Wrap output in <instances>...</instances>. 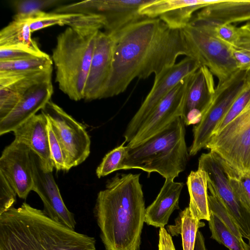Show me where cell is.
I'll return each instance as SVG.
<instances>
[{"instance_id": "1", "label": "cell", "mask_w": 250, "mask_h": 250, "mask_svg": "<svg viewBox=\"0 0 250 250\" xmlns=\"http://www.w3.org/2000/svg\"><path fill=\"white\" fill-rule=\"evenodd\" d=\"M112 35V68L101 99L122 93L136 78L157 75L180 56L197 60L183 29L171 28L158 18H144Z\"/></svg>"}, {"instance_id": "2", "label": "cell", "mask_w": 250, "mask_h": 250, "mask_svg": "<svg viewBox=\"0 0 250 250\" xmlns=\"http://www.w3.org/2000/svg\"><path fill=\"white\" fill-rule=\"evenodd\" d=\"M140 174H117L97 195L94 216L105 250H139L146 208Z\"/></svg>"}, {"instance_id": "3", "label": "cell", "mask_w": 250, "mask_h": 250, "mask_svg": "<svg viewBox=\"0 0 250 250\" xmlns=\"http://www.w3.org/2000/svg\"><path fill=\"white\" fill-rule=\"evenodd\" d=\"M0 250H96L95 239L23 203L0 214Z\"/></svg>"}, {"instance_id": "4", "label": "cell", "mask_w": 250, "mask_h": 250, "mask_svg": "<svg viewBox=\"0 0 250 250\" xmlns=\"http://www.w3.org/2000/svg\"><path fill=\"white\" fill-rule=\"evenodd\" d=\"M105 24L102 16L85 15L57 36L51 58L56 82L59 89L72 100L84 98L96 38Z\"/></svg>"}, {"instance_id": "5", "label": "cell", "mask_w": 250, "mask_h": 250, "mask_svg": "<svg viewBox=\"0 0 250 250\" xmlns=\"http://www.w3.org/2000/svg\"><path fill=\"white\" fill-rule=\"evenodd\" d=\"M185 125L176 118L162 130L132 147H128L120 170L140 169L156 172L166 179L174 180L187 165L188 153Z\"/></svg>"}, {"instance_id": "6", "label": "cell", "mask_w": 250, "mask_h": 250, "mask_svg": "<svg viewBox=\"0 0 250 250\" xmlns=\"http://www.w3.org/2000/svg\"><path fill=\"white\" fill-rule=\"evenodd\" d=\"M205 148L219 160L225 171L250 174V100L236 118L212 135Z\"/></svg>"}, {"instance_id": "7", "label": "cell", "mask_w": 250, "mask_h": 250, "mask_svg": "<svg viewBox=\"0 0 250 250\" xmlns=\"http://www.w3.org/2000/svg\"><path fill=\"white\" fill-rule=\"evenodd\" d=\"M183 31L197 61L216 76L217 85L238 70L229 46L218 37L214 25L191 21Z\"/></svg>"}, {"instance_id": "8", "label": "cell", "mask_w": 250, "mask_h": 250, "mask_svg": "<svg viewBox=\"0 0 250 250\" xmlns=\"http://www.w3.org/2000/svg\"><path fill=\"white\" fill-rule=\"evenodd\" d=\"M247 74V71L238 70L215 87L201 120L193 128V140L189 149V155L194 156L205 148L215 127L245 87Z\"/></svg>"}, {"instance_id": "9", "label": "cell", "mask_w": 250, "mask_h": 250, "mask_svg": "<svg viewBox=\"0 0 250 250\" xmlns=\"http://www.w3.org/2000/svg\"><path fill=\"white\" fill-rule=\"evenodd\" d=\"M41 111L51 123L61 145L67 171L83 162L90 154L91 144L84 126L51 100Z\"/></svg>"}, {"instance_id": "10", "label": "cell", "mask_w": 250, "mask_h": 250, "mask_svg": "<svg viewBox=\"0 0 250 250\" xmlns=\"http://www.w3.org/2000/svg\"><path fill=\"white\" fill-rule=\"evenodd\" d=\"M149 0H90L65 4L57 7V13L98 15L105 20L104 31L114 34L125 26L145 17L140 7Z\"/></svg>"}, {"instance_id": "11", "label": "cell", "mask_w": 250, "mask_h": 250, "mask_svg": "<svg viewBox=\"0 0 250 250\" xmlns=\"http://www.w3.org/2000/svg\"><path fill=\"white\" fill-rule=\"evenodd\" d=\"M201 65L195 59L186 57L155 76L152 87L124 133L129 143L160 101L182 80L194 73Z\"/></svg>"}, {"instance_id": "12", "label": "cell", "mask_w": 250, "mask_h": 250, "mask_svg": "<svg viewBox=\"0 0 250 250\" xmlns=\"http://www.w3.org/2000/svg\"><path fill=\"white\" fill-rule=\"evenodd\" d=\"M193 74L180 81L160 101L133 138L127 143L128 147L144 142L162 130L176 118L182 117L186 94Z\"/></svg>"}, {"instance_id": "13", "label": "cell", "mask_w": 250, "mask_h": 250, "mask_svg": "<svg viewBox=\"0 0 250 250\" xmlns=\"http://www.w3.org/2000/svg\"><path fill=\"white\" fill-rule=\"evenodd\" d=\"M198 169L205 171L208 180L213 186L219 197L236 221L243 238H250V212L235 197L229 179L219 160L209 151L202 154Z\"/></svg>"}, {"instance_id": "14", "label": "cell", "mask_w": 250, "mask_h": 250, "mask_svg": "<svg viewBox=\"0 0 250 250\" xmlns=\"http://www.w3.org/2000/svg\"><path fill=\"white\" fill-rule=\"evenodd\" d=\"M33 178V190L43 204V211L52 219L74 229L76 222L74 214L65 205L52 172L44 169L39 157L31 150Z\"/></svg>"}, {"instance_id": "15", "label": "cell", "mask_w": 250, "mask_h": 250, "mask_svg": "<svg viewBox=\"0 0 250 250\" xmlns=\"http://www.w3.org/2000/svg\"><path fill=\"white\" fill-rule=\"evenodd\" d=\"M0 172L8 180L17 195L26 199L33 190L34 185L30 149L14 140L2 152Z\"/></svg>"}, {"instance_id": "16", "label": "cell", "mask_w": 250, "mask_h": 250, "mask_svg": "<svg viewBox=\"0 0 250 250\" xmlns=\"http://www.w3.org/2000/svg\"><path fill=\"white\" fill-rule=\"evenodd\" d=\"M114 46V36L100 30L96 38L85 85L83 98L85 101L101 99L110 74Z\"/></svg>"}, {"instance_id": "17", "label": "cell", "mask_w": 250, "mask_h": 250, "mask_svg": "<svg viewBox=\"0 0 250 250\" xmlns=\"http://www.w3.org/2000/svg\"><path fill=\"white\" fill-rule=\"evenodd\" d=\"M207 0H149L139 9L141 15L158 18L169 27L183 29L190 21L196 11L213 3Z\"/></svg>"}, {"instance_id": "18", "label": "cell", "mask_w": 250, "mask_h": 250, "mask_svg": "<svg viewBox=\"0 0 250 250\" xmlns=\"http://www.w3.org/2000/svg\"><path fill=\"white\" fill-rule=\"evenodd\" d=\"M53 93L52 77L37 83L23 94L14 109L0 120V135L13 131L36 115L51 100Z\"/></svg>"}, {"instance_id": "19", "label": "cell", "mask_w": 250, "mask_h": 250, "mask_svg": "<svg viewBox=\"0 0 250 250\" xmlns=\"http://www.w3.org/2000/svg\"><path fill=\"white\" fill-rule=\"evenodd\" d=\"M215 87L213 74L206 66H201L192 75L186 94L182 119L185 125L198 124Z\"/></svg>"}, {"instance_id": "20", "label": "cell", "mask_w": 250, "mask_h": 250, "mask_svg": "<svg viewBox=\"0 0 250 250\" xmlns=\"http://www.w3.org/2000/svg\"><path fill=\"white\" fill-rule=\"evenodd\" d=\"M47 123L41 113L28 119L13 132L14 140L27 146L39 157L44 169L53 171L54 166L49 151Z\"/></svg>"}, {"instance_id": "21", "label": "cell", "mask_w": 250, "mask_h": 250, "mask_svg": "<svg viewBox=\"0 0 250 250\" xmlns=\"http://www.w3.org/2000/svg\"><path fill=\"white\" fill-rule=\"evenodd\" d=\"M52 67L29 75L11 74L0 80V120L16 106L27 90L35 84L52 77Z\"/></svg>"}, {"instance_id": "22", "label": "cell", "mask_w": 250, "mask_h": 250, "mask_svg": "<svg viewBox=\"0 0 250 250\" xmlns=\"http://www.w3.org/2000/svg\"><path fill=\"white\" fill-rule=\"evenodd\" d=\"M191 21L213 25L250 21V0H215L202 8Z\"/></svg>"}, {"instance_id": "23", "label": "cell", "mask_w": 250, "mask_h": 250, "mask_svg": "<svg viewBox=\"0 0 250 250\" xmlns=\"http://www.w3.org/2000/svg\"><path fill=\"white\" fill-rule=\"evenodd\" d=\"M183 187V183L166 179L155 200L146 209L145 223L155 228H165L173 211L179 208Z\"/></svg>"}, {"instance_id": "24", "label": "cell", "mask_w": 250, "mask_h": 250, "mask_svg": "<svg viewBox=\"0 0 250 250\" xmlns=\"http://www.w3.org/2000/svg\"><path fill=\"white\" fill-rule=\"evenodd\" d=\"M187 184L189 195L188 207L192 215L199 220H209L208 202V175L200 169L191 171L187 178Z\"/></svg>"}, {"instance_id": "25", "label": "cell", "mask_w": 250, "mask_h": 250, "mask_svg": "<svg viewBox=\"0 0 250 250\" xmlns=\"http://www.w3.org/2000/svg\"><path fill=\"white\" fill-rule=\"evenodd\" d=\"M205 225L204 222L194 217L187 207L179 213L175 225L168 226L167 229L171 235L181 234L183 250H194L198 229Z\"/></svg>"}, {"instance_id": "26", "label": "cell", "mask_w": 250, "mask_h": 250, "mask_svg": "<svg viewBox=\"0 0 250 250\" xmlns=\"http://www.w3.org/2000/svg\"><path fill=\"white\" fill-rule=\"evenodd\" d=\"M30 20H13L3 28L0 32V47L24 45L41 50L31 38Z\"/></svg>"}, {"instance_id": "27", "label": "cell", "mask_w": 250, "mask_h": 250, "mask_svg": "<svg viewBox=\"0 0 250 250\" xmlns=\"http://www.w3.org/2000/svg\"><path fill=\"white\" fill-rule=\"evenodd\" d=\"M238 70L250 71V29L244 25L235 26L233 34L227 43Z\"/></svg>"}, {"instance_id": "28", "label": "cell", "mask_w": 250, "mask_h": 250, "mask_svg": "<svg viewBox=\"0 0 250 250\" xmlns=\"http://www.w3.org/2000/svg\"><path fill=\"white\" fill-rule=\"evenodd\" d=\"M53 61L48 54L17 60L0 61V72H36L52 67Z\"/></svg>"}, {"instance_id": "29", "label": "cell", "mask_w": 250, "mask_h": 250, "mask_svg": "<svg viewBox=\"0 0 250 250\" xmlns=\"http://www.w3.org/2000/svg\"><path fill=\"white\" fill-rule=\"evenodd\" d=\"M84 14L41 12L36 14L29 21L32 33L54 25L68 26L79 21Z\"/></svg>"}, {"instance_id": "30", "label": "cell", "mask_w": 250, "mask_h": 250, "mask_svg": "<svg viewBox=\"0 0 250 250\" xmlns=\"http://www.w3.org/2000/svg\"><path fill=\"white\" fill-rule=\"evenodd\" d=\"M208 226L211 238L229 250H249L247 243H243L214 214L210 212Z\"/></svg>"}, {"instance_id": "31", "label": "cell", "mask_w": 250, "mask_h": 250, "mask_svg": "<svg viewBox=\"0 0 250 250\" xmlns=\"http://www.w3.org/2000/svg\"><path fill=\"white\" fill-rule=\"evenodd\" d=\"M208 187L210 192V195H208L209 211L216 215L240 242L245 243L236 221L221 201L212 184L208 180Z\"/></svg>"}, {"instance_id": "32", "label": "cell", "mask_w": 250, "mask_h": 250, "mask_svg": "<svg viewBox=\"0 0 250 250\" xmlns=\"http://www.w3.org/2000/svg\"><path fill=\"white\" fill-rule=\"evenodd\" d=\"M61 0H16L11 4L16 14L13 20H31L37 13L52 7L62 5Z\"/></svg>"}, {"instance_id": "33", "label": "cell", "mask_w": 250, "mask_h": 250, "mask_svg": "<svg viewBox=\"0 0 250 250\" xmlns=\"http://www.w3.org/2000/svg\"><path fill=\"white\" fill-rule=\"evenodd\" d=\"M125 143L124 141L121 145L104 156L96 170V175L99 178L120 170L122 162L127 151L128 147L127 146H125Z\"/></svg>"}, {"instance_id": "34", "label": "cell", "mask_w": 250, "mask_h": 250, "mask_svg": "<svg viewBox=\"0 0 250 250\" xmlns=\"http://www.w3.org/2000/svg\"><path fill=\"white\" fill-rule=\"evenodd\" d=\"M225 173L235 197L250 212V174L239 175L231 172Z\"/></svg>"}, {"instance_id": "35", "label": "cell", "mask_w": 250, "mask_h": 250, "mask_svg": "<svg viewBox=\"0 0 250 250\" xmlns=\"http://www.w3.org/2000/svg\"><path fill=\"white\" fill-rule=\"evenodd\" d=\"M250 100V84L247 81V83L243 90L233 102L220 122L217 124L212 135L220 132L225 126L236 118L243 110Z\"/></svg>"}, {"instance_id": "36", "label": "cell", "mask_w": 250, "mask_h": 250, "mask_svg": "<svg viewBox=\"0 0 250 250\" xmlns=\"http://www.w3.org/2000/svg\"><path fill=\"white\" fill-rule=\"evenodd\" d=\"M46 54L41 50H36L24 45L0 47V61L17 60Z\"/></svg>"}, {"instance_id": "37", "label": "cell", "mask_w": 250, "mask_h": 250, "mask_svg": "<svg viewBox=\"0 0 250 250\" xmlns=\"http://www.w3.org/2000/svg\"><path fill=\"white\" fill-rule=\"evenodd\" d=\"M47 122L49 151L54 168L57 171H67L66 159L62 148L48 119Z\"/></svg>"}, {"instance_id": "38", "label": "cell", "mask_w": 250, "mask_h": 250, "mask_svg": "<svg viewBox=\"0 0 250 250\" xmlns=\"http://www.w3.org/2000/svg\"><path fill=\"white\" fill-rule=\"evenodd\" d=\"M17 195L14 188L0 172V214L13 207L16 201Z\"/></svg>"}, {"instance_id": "39", "label": "cell", "mask_w": 250, "mask_h": 250, "mask_svg": "<svg viewBox=\"0 0 250 250\" xmlns=\"http://www.w3.org/2000/svg\"><path fill=\"white\" fill-rule=\"evenodd\" d=\"M158 250H176L171 235L165 228L159 229Z\"/></svg>"}, {"instance_id": "40", "label": "cell", "mask_w": 250, "mask_h": 250, "mask_svg": "<svg viewBox=\"0 0 250 250\" xmlns=\"http://www.w3.org/2000/svg\"><path fill=\"white\" fill-rule=\"evenodd\" d=\"M194 250H207L204 237L202 232L199 230L197 233Z\"/></svg>"}, {"instance_id": "41", "label": "cell", "mask_w": 250, "mask_h": 250, "mask_svg": "<svg viewBox=\"0 0 250 250\" xmlns=\"http://www.w3.org/2000/svg\"><path fill=\"white\" fill-rule=\"evenodd\" d=\"M247 81L250 84V71H248Z\"/></svg>"}, {"instance_id": "42", "label": "cell", "mask_w": 250, "mask_h": 250, "mask_svg": "<svg viewBox=\"0 0 250 250\" xmlns=\"http://www.w3.org/2000/svg\"><path fill=\"white\" fill-rule=\"evenodd\" d=\"M249 247V250H250V238L248 240V243L247 244Z\"/></svg>"}]
</instances>
